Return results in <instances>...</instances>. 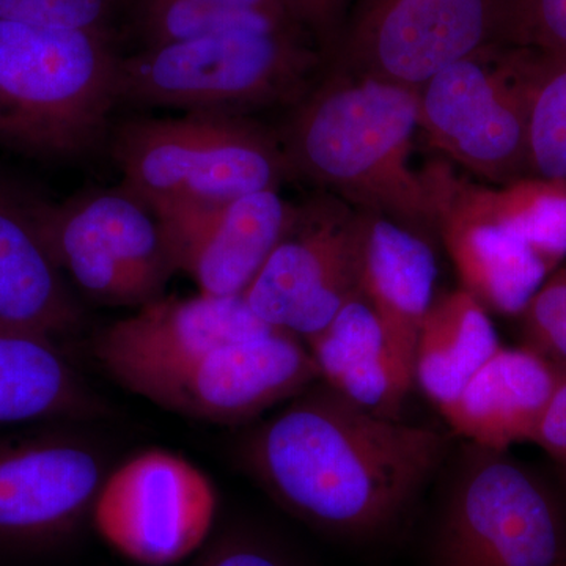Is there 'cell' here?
Listing matches in <instances>:
<instances>
[{
	"label": "cell",
	"mask_w": 566,
	"mask_h": 566,
	"mask_svg": "<svg viewBox=\"0 0 566 566\" xmlns=\"http://www.w3.org/2000/svg\"><path fill=\"white\" fill-rule=\"evenodd\" d=\"M81 324V305L41 238L35 202L0 181V326L61 340Z\"/></svg>",
	"instance_id": "e0dca14e"
},
{
	"label": "cell",
	"mask_w": 566,
	"mask_h": 566,
	"mask_svg": "<svg viewBox=\"0 0 566 566\" xmlns=\"http://www.w3.org/2000/svg\"><path fill=\"white\" fill-rule=\"evenodd\" d=\"M505 0H360L333 70L419 92L436 74L499 44Z\"/></svg>",
	"instance_id": "30bf717a"
},
{
	"label": "cell",
	"mask_w": 566,
	"mask_h": 566,
	"mask_svg": "<svg viewBox=\"0 0 566 566\" xmlns=\"http://www.w3.org/2000/svg\"><path fill=\"white\" fill-rule=\"evenodd\" d=\"M109 415L59 340L0 326V427L77 422Z\"/></svg>",
	"instance_id": "ffe728a7"
},
{
	"label": "cell",
	"mask_w": 566,
	"mask_h": 566,
	"mask_svg": "<svg viewBox=\"0 0 566 566\" xmlns=\"http://www.w3.org/2000/svg\"><path fill=\"white\" fill-rule=\"evenodd\" d=\"M368 214L327 196L294 207L289 230L243 294L253 314L305 342L363 296Z\"/></svg>",
	"instance_id": "9c48e42d"
},
{
	"label": "cell",
	"mask_w": 566,
	"mask_h": 566,
	"mask_svg": "<svg viewBox=\"0 0 566 566\" xmlns=\"http://www.w3.org/2000/svg\"><path fill=\"white\" fill-rule=\"evenodd\" d=\"M106 465L84 438L65 431L0 439V547L62 542L91 515Z\"/></svg>",
	"instance_id": "4fadbf2b"
},
{
	"label": "cell",
	"mask_w": 566,
	"mask_h": 566,
	"mask_svg": "<svg viewBox=\"0 0 566 566\" xmlns=\"http://www.w3.org/2000/svg\"><path fill=\"white\" fill-rule=\"evenodd\" d=\"M562 370V365L526 345L501 346L439 412L472 444L506 452L521 442H534Z\"/></svg>",
	"instance_id": "2e32d148"
},
{
	"label": "cell",
	"mask_w": 566,
	"mask_h": 566,
	"mask_svg": "<svg viewBox=\"0 0 566 566\" xmlns=\"http://www.w3.org/2000/svg\"><path fill=\"white\" fill-rule=\"evenodd\" d=\"M557 566H566V557L564 558V560L560 562V564H558Z\"/></svg>",
	"instance_id": "4dcf8cb0"
},
{
	"label": "cell",
	"mask_w": 566,
	"mask_h": 566,
	"mask_svg": "<svg viewBox=\"0 0 566 566\" xmlns=\"http://www.w3.org/2000/svg\"><path fill=\"white\" fill-rule=\"evenodd\" d=\"M430 199L442 200L515 233L556 271L566 260V180L528 175L499 188L475 185L449 163L420 170Z\"/></svg>",
	"instance_id": "44dd1931"
},
{
	"label": "cell",
	"mask_w": 566,
	"mask_h": 566,
	"mask_svg": "<svg viewBox=\"0 0 566 566\" xmlns=\"http://www.w3.org/2000/svg\"><path fill=\"white\" fill-rule=\"evenodd\" d=\"M565 557L564 509L551 488L505 452L474 446L442 513L436 566H557Z\"/></svg>",
	"instance_id": "52a82bcc"
},
{
	"label": "cell",
	"mask_w": 566,
	"mask_h": 566,
	"mask_svg": "<svg viewBox=\"0 0 566 566\" xmlns=\"http://www.w3.org/2000/svg\"><path fill=\"white\" fill-rule=\"evenodd\" d=\"M233 29L307 32L289 0H122L115 40L139 52Z\"/></svg>",
	"instance_id": "603a6c76"
},
{
	"label": "cell",
	"mask_w": 566,
	"mask_h": 566,
	"mask_svg": "<svg viewBox=\"0 0 566 566\" xmlns=\"http://www.w3.org/2000/svg\"><path fill=\"white\" fill-rule=\"evenodd\" d=\"M274 329L253 314L243 296H163L99 331L92 353L115 382L134 394L208 349Z\"/></svg>",
	"instance_id": "5bb4252c"
},
{
	"label": "cell",
	"mask_w": 566,
	"mask_h": 566,
	"mask_svg": "<svg viewBox=\"0 0 566 566\" xmlns=\"http://www.w3.org/2000/svg\"><path fill=\"white\" fill-rule=\"evenodd\" d=\"M304 344L314 356L319 381L376 416L400 419L415 375L363 296L344 305Z\"/></svg>",
	"instance_id": "ac0fdd59"
},
{
	"label": "cell",
	"mask_w": 566,
	"mask_h": 566,
	"mask_svg": "<svg viewBox=\"0 0 566 566\" xmlns=\"http://www.w3.org/2000/svg\"><path fill=\"white\" fill-rule=\"evenodd\" d=\"M436 275L433 249L424 237L382 216L368 214L360 293L412 375L417 337L434 300Z\"/></svg>",
	"instance_id": "d6986e66"
},
{
	"label": "cell",
	"mask_w": 566,
	"mask_h": 566,
	"mask_svg": "<svg viewBox=\"0 0 566 566\" xmlns=\"http://www.w3.org/2000/svg\"><path fill=\"white\" fill-rule=\"evenodd\" d=\"M307 36L304 31L233 29L123 54L118 104L243 117L294 106L314 87L322 63V52Z\"/></svg>",
	"instance_id": "5b68a950"
},
{
	"label": "cell",
	"mask_w": 566,
	"mask_h": 566,
	"mask_svg": "<svg viewBox=\"0 0 566 566\" xmlns=\"http://www.w3.org/2000/svg\"><path fill=\"white\" fill-rule=\"evenodd\" d=\"M534 444L545 450L566 486V367L536 430Z\"/></svg>",
	"instance_id": "f546056e"
},
{
	"label": "cell",
	"mask_w": 566,
	"mask_h": 566,
	"mask_svg": "<svg viewBox=\"0 0 566 566\" xmlns=\"http://www.w3.org/2000/svg\"><path fill=\"white\" fill-rule=\"evenodd\" d=\"M499 44L566 57V0H505Z\"/></svg>",
	"instance_id": "484cf974"
},
{
	"label": "cell",
	"mask_w": 566,
	"mask_h": 566,
	"mask_svg": "<svg viewBox=\"0 0 566 566\" xmlns=\"http://www.w3.org/2000/svg\"><path fill=\"white\" fill-rule=\"evenodd\" d=\"M122 0H0V21L20 22L57 31L109 33Z\"/></svg>",
	"instance_id": "d4e9b609"
},
{
	"label": "cell",
	"mask_w": 566,
	"mask_h": 566,
	"mask_svg": "<svg viewBox=\"0 0 566 566\" xmlns=\"http://www.w3.org/2000/svg\"><path fill=\"white\" fill-rule=\"evenodd\" d=\"M416 129L419 92L331 70L294 104L279 140L293 175L424 237L434 221L411 167Z\"/></svg>",
	"instance_id": "7a4b0ae2"
},
{
	"label": "cell",
	"mask_w": 566,
	"mask_h": 566,
	"mask_svg": "<svg viewBox=\"0 0 566 566\" xmlns=\"http://www.w3.org/2000/svg\"><path fill=\"white\" fill-rule=\"evenodd\" d=\"M316 381L319 371L307 345L274 329L208 349L134 394L189 419L238 424L292 400Z\"/></svg>",
	"instance_id": "7c38bea8"
},
{
	"label": "cell",
	"mask_w": 566,
	"mask_h": 566,
	"mask_svg": "<svg viewBox=\"0 0 566 566\" xmlns=\"http://www.w3.org/2000/svg\"><path fill=\"white\" fill-rule=\"evenodd\" d=\"M122 185L159 216L221 207L290 177L281 140L243 115L186 112L111 129Z\"/></svg>",
	"instance_id": "277c9868"
},
{
	"label": "cell",
	"mask_w": 566,
	"mask_h": 566,
	"mask_svg": "<svg viewBox=\"0 0 566 566\" xmlns=\"http://www.w3.org/2000/svg\"><path fill=\"white\" fill-rule=\"evenodd\" d=\"M189 566H293L281 551L252 535L223 536Z\"/></svg>",
	"instance_id": "83f0119b"
},
{
	"label": "cell",
	"mask_w": 566,
	"mask_h": 566,
	"mask_svg": "<svg viewBox=\"0 0 566 566\" xmlns=\"http://www.w3.org/2000/svg\"><path fill=\"white\" fill-rule=\"evenodd\" d=\"M501 346L490 312L468 290L442 294L420 326L415 385L441 411Z\"/></svg>",
	"instance_id": "7402d4cb"
},
{
	"label": "cell",
	"mask_w": 566,
	"mask_h": 566,
	"mask_svg": "<svg viewBox=\"0 0 566 566\" xmlns=\"http://www.w3.org/2000/svg\"><path fill=\"white\" fill-rule=\"evenodd\" d=\"M216 513L218 493L202 469L150 449L106 475L91 515L122 557L140 566H175L202 549Z\"/></svg>",
	"instance_id": "8fae6325"
},
{
	"label": "cell",
	"mask_w": 566,
	"mask_h": 566,
	"mask_svg": "<svg viewBox=\"0 0 566 566\" xmlns=\"http://www.w3.org/2000/svg\"><path fill=\"white\" fill-rule=\"evenodd\" d=\"M297 20L323 55H329L344 31L353 0H289Z\"/></svg>",
	"instance_id": "f1b7e54d"
},
{
	"label": "cell",
	"mask_w": 566,
	"mask_h": 566,
	"mask_svg": "<svg viewBox=\"0 0 566 566\" xmlns=\"http://www.w3.org/2000/svg\"><path fill=\"white\" fill-rule=\"evenodd\" d=\"M294 207L270 189L208 210L161 216L178 273L202 293L243 296L289 230Z\"/></svg>",
	"instance_id": "9a60e30c"
},
{
	"label": "cell",
	"mask_w": 566,
	"mask_h": 566,
	"mask_svg": "<svg viewBox=\"0 0 566 566\" xmlns=\"http://www.w3.org/2000/svg\"><path fill=\"white\" fill-rule=\"evenodd\" d=\"M41 238L82 293L111 307L140 308L166 296L178 273L166 223L122 185L35 202Z\"/></svg>",
	"instance_id": "8992f818"
},
{
	"label": "cell",
	"mask_w": 566,
	"mask_h": 566,
	"mask_svg": "<svg viewBox=\"0 0 566 566\" xmlns=\"http://www.w3.org/2000/svg\"><path fill=\"white\" fill-rule=\"evenodd\" d=\"M521 316L524 345L566 367V264L546 279Z\"/></svg>",
	"instance_id": "4316f807"
},
{
	"label": "cell",
	"mask_w": 566,
	"mask_h": 566,
	"mask_svg": "<svg viewBox=\"0 0 566 566\" xmlns=\"http://www.w3.org/2000/svg\"><path fill=\"white\" fill-rule=\"evenodd\" d=\"M109 33L0 21V147L50 159L98 148L118 104Z\"/></svg>",
	"instance_id": "3957f363"
},
{
	"label": "cell",
	"mask_w": 566,
	"mask_h": 566,
	"mask_svg": "<svg viewBox=\"0 0 566 566\" xmlns=\"http://www.w3.org/2000/svg\"><path fill=\"white\" fill-rule=\"evenodd\" d=\"M528 51L491 44L419 91V128L447 159L506 185L528 177Z\"/></svg>",
	"instance_id": "ba28073f"
},
{
	"label": "cell",
	"mask_w": 566,
	"mask_h": 566,
	"mask_svg": "<svg viewBox=\"0 0 566 566\" xmlns=\"http://www.w3.org/2000/svg\"><path fill=\"white\" fill-rule=\"evenodd\" d=\"M528 51V175L566 180V57Z\"/></svg>",
	"instance_id": "cb8c5ba5"
},
{
	"label": "cell",
	"mask_w": 566,
	"mask_h": 566,
	"mask_svg": "<svg viewBox=\"0 0 566 566\" xmlns=\"http://www.w3.org/2000/svg\"><path fill=\"white\" fill-rule=\"evenodd\" d=\"M245 439L244 463L282 509L346 538L392 528L441 463L444 436L376 416L323 381Z\"/></svg>",
	"instance_id": "6da1fadb"
}]
</instances>
